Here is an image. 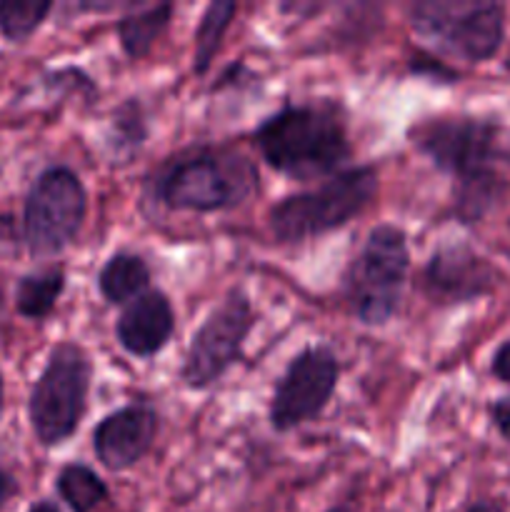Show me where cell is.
Here are the masks:
<instances>
[{
	"label": "cell",
	"mask_w": 510,
	"mask_h": 512,
	"mask_svg": "<svg viewBox=\"0 0 510 512\" xmlns=\"http://www.w3.org/2000/svg\"><path fill=\"white\" fill-rule=\"evenodd\" d=\"M410 138L440 173L455 180L453 213L460 223H480L493 213L510 185L498 123L473 115L430 118Z\"/></svg>",
	"instance_id": "1"
},
{
	"label": "cell",
	"mask_w": 510,
	"mask_h": 512,
	"mask_svg": "<svg viewBox=\"0 0 510 512\" xmlns=\"http://www.w3.org/2000/svg\"><path fill=\"white\" fill-rule=\"evenodd\" d=\"M153 203L175 213L233 210L258 190V168L228 145H190L148 175Z\"/></svg>",
	"instance_id": "2"
},
{
	"label": "cell",
	"mask_w": 510,
	"mask_h": 512,
	"mask_svg": "<svg viewBox=\"0 0 510 512\" xmlns=\"http://www.w3.org/2000/svg\"><path fill=\"white\" fill-rule=\"evenodd\" d=\"M265 163L293 180L333 178L350 158L348 128L333 103L285 105L253 133Z\"/></svg>",
	"instance_id": "3"
},
{
	"label": "cell",
	"mask_w": 510,
	"mask_h": 512,
	"mask_svg": "<svg viewBox=\"0 0 510 512\" xmlns=\"http://www.w3.org/2000/svg\"><path fill=\"white\" fill-rule=\"evenodd\" d=\"M378 193V170L358 165L335 173L318 188L288 195L268 213L270 233L278 243H303L333 233L358 218Z\"/></svg>",
	"instance_id": "4"
},
{
	"label": "cell",
	"mask_w": 510,
	"mask_h": 512,
	"mask_svg": "<svg viewBox=\"0 0 510 512\" xmlns=\"http://www.w3.org/2000/svg\"><path fill=\"white\" fill-rule=\"evenodd\" d=\"M408 268V235L398 225L370 230L358 258L343 275V295L360 323L380 328L395 318Z\"/></svg>",
	"instance_id": "5"
},
{
	"label": "cell",
	"mask_w": 510,
	"mask_h": 512,
	"mask_svg": "<svg viewBox=\"0 0 510 512\" xmlns=\"http://www.w3.org/2000/svg\"><path fill=\"white\" fill-rule=\"evenodd\" d=\"M93 363L78 343H58L30 393L28 413L35 438L45 448L65 443L88 410Z\"/></svg>",
	"instance_id": "6"
},
{
	"label": "cell",
	"mask_w": 510,
	"mask_h": 512,
	"mask_svg": "<svg viewBox=\"0 0 510 512\" xmlns=\"http://www.w3.org/2000/svg\"><path fill=\"white\" fill-rule=\"evenodd\" d=\"M408 18L415 33L470 63L498 55L505 38V8L488 0H420Z\"/></svg>",
	"instance_id": "7"
},
{
	"label": "cell",
	"mask_w": 510,
	"mask_h": 512,
	"mask_svg": "<svg viewBox=\"0 0 510 512\" xmlns=\"http://www.w3.org/2000/svg\"><path fill=\"white\" fill-rule=\"evenodd\" d=\"M88 193L78 173L53 165L35 178L23 208V240L33 258L60 255L85 223Z\"/></svg>",
	"instance_id": "8"
},
{
	"label": "cell",
	"mask_w": 510,
	"mask_h": 512,
	"mask_svg": "<svg viewBox=\"0 0 510 512\" xmlns=\"http://www.w3.org/2000/svg\"><path fill=\"white\" fill-rule=\"evenodd\" d=\"M255 325L253 303L243 288L228 290L195 330L185 353L180 380L190 390H205L218 383L240 358Z\"/></svg>",
	"instance_id": "9"
},
{
	"label": "cell",
	"mask_w": 510,
	"mask_h": 512,
	"mask_svg": "<svg viewBox=\"0 0 510 512\" xmlns=\"http://www.w3.org/2000/svg\"><path fill=\"white\" fill-rule=\"evenodd\" d=\"M340 363L328 345H310L288 363L270 400V425L278 433L300 428L328 408L338 388Z\"/></svg>",
	"instance_id": "10"
},
{
	"label": "cell",
	"mask_w": 510,
	"mask_h": 512,
	"mask_svg": "<svg viewBox=\"0 0 510 512\" xmlns=\"http://www.w3.org/2000/svg\"><path fill=\"white\" fill-rule=\"evenodd\" d=\"M498 270L468 243H445L430 255L423 270V290L435 305H463L490 295Z\"/></svg>",
	"instance_id": "11"
},
{
	"label": "cell",
	"mask_w": 510,
	"mask_h": 512,
	"mask_svg": "<svg viewBox=\"0 0 510 512\" xmlns=\"http://www.w3.org/2000/svg\"><path fill=\"white\" fill-rule=\"evenodd\" d=\"M158 428V410L150 403H130L108 413L93 430L100 465L113 473L138 465L153 448Z\"/></svg>",
	"instance_id": "12"
},
{
	"label": "cell",
	"mask_w": 510,
	"mask_h": 512,
	"mask_svg": "<svg viewBox=\"0 0 510 512\" xmlns=\"http://www.w3.org/2000/svg\"><path fill=\"white\" fill-rule=\"evenodd\" d=\"M175 330L173 303L163 290H145L125 305L115 323V338L125 353L135 358H153L170 343Z\"/></svg>",
	"instance_id": "13"
},
{
	"label": "cell",
	"mask_w": 510,
	"mask_h": 512,
	"mask_svg": "<svg viewBox=\"0 0 510 512\" xmlns=\"http://www.w3.org/2000/svg\"><path fill=\"white\" fill-rule=\"evenodd\" d=\"M150 265L135 253H115L98 273V290L108 305H128L148 290Z\"/></svg>",
	"instance_id": "14"
},
{
	"label": "cell",
	"mask_w": 510,
	"mask_h": 512,
	"mask_svg": "<svg viewBox=\"0 0 510 512\" xmlns=\"http://www.w3.org/2000/svg\"><path fill=\"white\" fill-rule=\"evenodd\" d=\"M173 15V5H130L125 15L118 20L120 48L130 60H140L153 50L155 40L165 33Z\"/></svg>",
	"instance_id": "15"
},
{
	"label": "cell",
	"mask_w": 510,
	"mask_h": 512,
	"mask_svg": "<svg viewBox=\"0 0 510 512\" xmlns=\"http://www.w3.org/2000/svg\"><path fill=\"white\" fill-rule=\"evenodd\" d=\"M145 140H148V120H145L143 105L138 98H128L113 110L108 135H105L113 163H128L133 155H138Z\"/></svg>",
	"instance_id": "16"
},
{
	"label": "cell",
	"mask_w": 510,
	"mask_h": 512,
	"mask_svg": "<svg viewBox=\"0 0 510 512\" xmlns=\"http://www.w3.org/2000/svg\"><path fill=\"white\" fill-rule=\"evenodd\" d=\"M65 290L63 268H48L23 275L15 288V310L28 320H43L55 310Z\"/></svg>",
	"instance_id": "17"
},
{
	"label": "cell",
	"mask_w": 510,
	"mask_h": 512,
	"mask_svg": "<svg viewBox=\"0 0 510 512\" xmlns=\"http://www.w3.org/2000/svg\"><path fill=\"white\" fill-rule=\"evenodd\" d=\"M238 5L233 0H215L205 8L200 15L198 30H195V50H193V73L205 75L213 65L215 53L220 50L225 33H228L230 23H233Z\"/></svg>",
	"instance_id": "18"
},
{
	"label": "cell",
	"mask_w": 510,
	"mask_h": 512,
	"mask_svg": "<svg viewBox=\"0 0 510 512\" xmlns=\"http://www.w3.org/2000/svg\"><path fill=\"white\" fill-rule=\"evenodd\" d=\"M58 495L73 512H93L108 500V485L93 468L83 463L65 465L58 473Z\"/></svg>",
	"instance_id": "19"
},
{
	"label": "cell",
	"mask_w": 510,
	"mask_h": 512,
	"mask_svg": "<svg viewBox=\"0 0 510 512\" xmlns=\"http://www.w3.org/2000/svg\"><path fill=\"white\" fill-rule=\"evenodd\" d=\"M50 10V0H0V35L10 43H23L43 25Z\"/></svg>",
	"instance_id": "20"
},
{
	"label": "cell",
	"mask_w": 510,
	"mask_h": 512,
	"mask_svg": "<svg viewBox=\"0 0 510 512\" xmlns=\"http://www.w3.org/2000/svg\"><path fill=\"white\" fill-rule=\"evenodd\" d=\"M488 413L493 425L498 428V433L503 435V438H510V395L495 398L493 403L488 405Z\"/></svg>",
	"instance_id": "21"
},
{
	"label": "cell",
	"mask_w": 510,
	"mask_h": 512,
	"mask_svg": "<svg viewBox=\"0 0 510 512\" xmlns=\"http://www.w3.org/2000/svg\"><path fill=\"white\" fill-rule=\"evenodd\" d=\"M490 373L500 380V383L510 385V340L498 345V350L493 353L490 360Z\"/></svg>",
	"instance_id": "22"
},
{
	"label": "cell",
	"mask_w": 510,
	"mask_h": 512,
	"mask_svg": "<svg viewBox=\"0 0 510 512\" xmlns=\"http://www.w3.org/2000/svg\"><path fill=\"white\" fill-rule=\"evenodd\" d=\"M15 493H18V485H15L13 475L5 473V470L0 468V508H3V505L8 503Z\"/></svg>",
	"instance_id": "23"
},
{
	"label": "cell",
	"mask_w": 510,
	"mask_h": 512,
	"mask_svg": "<svg viewBox=\"0 0 510 512\" xmlns=\"http://www.w3.org/2000/svg\"><path fill=\"white\" fill-rule=\"evenodd\" d=\"M115 8H120L118 3H78L75 10L80 13H113Z\"/></svg>",
	"instance_id": "24"
},
{
	"label": "cell",
	"mask_w": 510,
	"mask_h": 512,
	"mask_svg": "<svg viewBox=\"0 0 510 512\" xmlns=\"http://www.w3.org/2000/svg\"><path fill=\"white\" fill-rule=\"evenodd\" d=\"M468 512H505V508L500 503H495V500H480Z\"/></svg>",
	"instance_id": "25"
},
{
	"label": "cell",
	"mask_w": 510,
	"mask_h": 512,
	"mask_svg": "<svg viewBox=\"0 0 510 512\" xmlns=\"http://www.w3.org/2000/svg\"><path fill=\"white\" fill-rule=\"evenodd\" d=\"M28 512H60V508L55 503H50V500H40V503H35Z\"/></svg>",
	"instance_id": "26"
},
{
	"label": "cell",
	"mask_w": 510,
	"mask_h": 512,
	"mask_svg": "<svg viewBox=\"0 0 510 512\" xmlns=\"http://www.w3.org/2000/svg\"><path fill=\"white\" fill-rule=\"evenodd\" d=\"M0 413H3V378H0Z\"/></svg>",
	"instance_id": "27"
},
{
	"label": "cell",
	"mask_w": 510,
	"mask_h": 512,
	"mask_svg": "<svg viewBox=\"0 0 510 512\" xmlns=\"http://www.w3.org/2000/svg\"><path fill=\"white\" fill-rule=\"evenodd\" d=\"M328 512H353L350 508H343V505H340V508H330Z\"/></svg>",
	"instance_id": "28"
}]
</instances>
